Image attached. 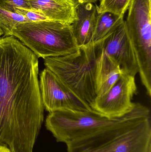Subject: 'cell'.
Here are the masks:
<instances>
[{"mask_svg": "<svg viewBox=\"0 0 151 152\" xmlns=\"http://www.w3.org/2000/svg\"><path fill=\"white\" fill-rule=\"evenodd\" d=\"M123 74L120 67L103 50L98 61L97 96L106 94Z\"/></svg>", "mask_w": 151, "mask_h": 152, "instance_id": "8fae6325", "label": "cell"}, {"mask_svg": "<svg viewBox=\"0 0 151 152\" xmlns=\"http://www.w3.org/2000/svg\"><path fill=\"white\" fill-rule=\"evenodd\" d=\"M29 21L22 15L0 8V28L4 36H11L12 31L17 25Z\"/></svg>", "mask_w": 151, "mask_h": 152, "instance_id": "4fadbf2b", "label": "cell"}, {"mask_svg": "<svg viewBox=\"0 0 151 152\" xmlns=\"http://www.w3.org/2000/svg\"><path fill=\"white\" fill-rule=\"evenodd\" d=\"M135 77L122 74L106 94L97 96L90 105L91 110L111 119L121 118L131 112L136 103L132 102L137 92Z\"/></svg>", "mask_w": 151, "mask_h": 152, "instance_id": "8992f818", "label": "cell"}, {"mask_svg": "<svg viewBox=\"0 0 151 152\" xmlns=\"http://www.w3.org/2000/svg\"><path fill=\"white\" fill-rule=\"evenodd\" d=\"M30 9L48 20L72 25L76 19V8L72 0H27Z\"/></svg>", "mask_w": 151, "mask_h": 152, "instance_id": "9c48e42d", "label": "cell"}, {"mask_svg": "<svg viewBox=\"0 0 151 152\" xmlns=\"http://www.w3.org/2000/svg\"><path fill=\"white\" fill-rule=\"evenodd\" d=\"M15 12L24 16L29 22L48 20L41 13L32 9L16 8Z\"/></svg>", "mask_w": 151, "mask_h": 152, "instance_id": "9a60e30c", "label": "cell"}, {"mask_svg": "<svg viewBox=\"0 0 151 152\" xmlns=\"http://www.w3.org/2000/svg\"><path fill=\"white\" fill-rule=\"evenodd\" d=\"M123 18L109 12L98 13L92 42H96L103 38Z\"/></svg>", "mask_w": 151, "mask_h": 152, "instance_id": "7c38bea8", "label": "cell"}, {"mask_svg": "<svg viewBox=\"0 0 151 152\" xmlns=\"http://www.w3.org/2000/svg\"><path fill=\"white\" fill-rule=\"evenodd\" d=\"M0 8L13 12L16 8L30 9L27 0H0Z\"/></svg>", "mask_w": 151, "mask_h": 152, "instance_id": "2e32d148", "label": "cell"}, {"mask_svg": "<svg viewBox=\"0 0 151 152\" xmlns=\"http://www.w3.org/2000/svg\"><path fill=\"white\" fill-rule=\"evenodd\" d=\"M131 0H100L99 6L96 5L97 13L109 12L120 17L128 9Z\"/></svg>", "mask_w": 151, "mask_h": 152, "instance_id": "5bb4252c", "label": "cell"}, {"mask_svg": "<svg viewBox=\"0 0 151 152\" xmlns=\"http://www.w3.org/2000/svg\"><path fill=\"white\" fill-rule=\"evenodd\" d=\"M100 0H72L76 8L81 4H92Z\"/></svg>", "mask_w": 151, "mask_h": 152, "instance_id": "e0dca14e", "label": "cell"}, {"mask_svg": "<svg viewBox=\"0 0 151 152\" xmlns=\"http://www.w3.org/2000/svg\"><path fill=\"white\" fill-rule=\"evenodd\" d=\"M97 42L120 67L123 74L135 77L139 69L124 18L110 33Z\"/></svg>", "mask_w": 151, "mask_h": 152, "instance_id": "ba28073f", "label": "cell"}, {"mask_svg": "<svg viewBox=\"0 0 151 152\" xmlns=\"http://www.w3.org/2000/svg\"><path fill=\"white\" fill-rule=\"evenodd\" d=\"M3 34V32L2 30V29H1V28H0V37H1V36Z\"/></svg>", "mask_w": 151, "mask_h": 152, "instance_id": "d6986e66", "label": "cell"}, {"mask_svg": "<svg viewBox=\"0 0 151 152\" xmlns=\"http://www.w3.org/2000/svg\"><path fill=\"white\" fill-rule=\"evenodd\" d=\"M66 145L67 152H151L150 110L136 102L113 124Z\"/></svg>", "mask_w": 151, "mask_h": 152, "instance_id": "7a4b0ae2", "label": "cell"}, {"mask_svg": "<svg viewBox=\"0 0 151 152\" xmlns=\"http://www.w3.org/2000/svg\"><path fill=\"white\" fill-rule=\"evenodd\" d=\"M97 14L96 7L93 4H81L76 8V19L71 25L78 47L92 42Z\"/></svg>", "mask_w": 151, "mask_h": 152, "instance_id": "30bf717a", "label": "cell"}, {"mask_svg": "<svg viewBox=\"0 0 151 152\" xmlns=\"http://www.w3.org/2000/svg\"><path fill=\"white\" fill-rule=\"evenodd\" d=\"M11 36L17 38L38 58L72 54L79 47L72 32V25L51 20L17 25Z\"/></svg>", "mask_w": 151, "mask_h": 152, "instance_id": "277c9868", "label": "cell"}, {"mask_svg": "<svg viewBox=\"0 0 151 152\" xmlns=\"http://www.w3.org/2000/svg\"><path fill=\"white\" fill-rule=\"evenodd\" d=\"M119 118H109L93 110L58 111L49 113L45 126L57 142L66 144L110 126Z\"/></svg>", "mask_w": 151, "mask_h": 152, "instance_id": "5b68a950", "label": "cell"}, {"mask_svg": "<svg viewBox=\"0 0 151 152\" xmlns=\"http://www.w3.org/2000/svg\"><path fill=\"white\" fill-rule=\"evenodd\" d=\"M39 82L43 104L49 113L58 111H92L77 98L49 69L46 68L42 71Z\"/></svg>", "mask_w": 151, "mask_h": 152, "instance_id": "52a82bcc", "label": "cell"}, {"mask_svg": "<svg viewBox=\"0 0 151 152\" xmlns=\"http://www.w3.org/2000/svg\"><path fill=\"white\" fill-rule=\"evenodd\" d=\"M36 55L13 36L0 38V145L33 152L44 121Z\"/></svg>", "mask_w": 151, "mask_h": 152, "instance_id": "6da1fadb", "label": "cell"}, {"mask_svg": "<svg viewBox=\"0 0 151 152\" xmlns=\"http://www.w3.org/2000/svg\"><path fill=\"white\" fill-rule=\"evenodd\" d=\"M0 152H11L6 146L0 145Z\"/></svg>", "mask_w": 151, "mask_h": 152, "instance_id": "ac0fdd59", "label": "cell"}, {"mask_svg": "<svg viewBox=\"0 0 151 152\" xmlns=\"http://www.w3.org/2000/svg\"><path fill=\"white\" fill-rule=\"evenodd\" d=\"M102 52L98 42H91L72 54L46 58L44 64L83 104L90 107L97 96L98 61Z\"/></svg>", "mask_w": 151, "mask_h": 152, "instance_id": "3957f363", "label": "cell"}]
</instances>
